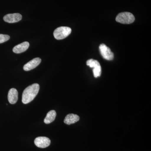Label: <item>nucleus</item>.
Masks as SVG:
<instances>
[{
  "label": "nucleus",
  "instance_id": "f257e3e1",
  "mask_svg": "<svg viewBox=\"0 0 151 151\" xmlns=\"http://www.w3.org/2000/svg\"><path fill=\"white\" fill-rule=\"evenodd\" d=\"M40 85L35 83L28 86L24 89L22 96V102L24 104H27L34 99L38 93Z\"/></svg>",
  "mask_w": 151,
  "mask_h": 151
},
{
  "label": "nucleus",
  "instance_id": "f03ea898",
  "mask_svg": "<svg viewBox=\"0 0 151 151\" xmlns=\"http://www.w3.org/2000/svg\"><path fill=\"white\" fill-rule=\"evenodd\" d=\"M116 21L123 24H130L135 21V17L133 14L128 12L119 13L116 17Z\"/></svg>",
  "mask_w": 151,
  "mask_h": 151
},
{
  "label": "nucleus",
  "instance_id": "7ed1b4c3",
  "mask_svg": "<svg viewBox=\"0 0 151 151\" xmlns=\"http://www.w3.org/2000/svg\"><path fill=\"white\" fill-rule=\"evenodd\" d=\"M71 32L70 28L67 27H60L55 30L53 35L56 39L60 40L67 37Z\"/></svg>",
  "mask_w": 151,
  "mask_h": 151
},
{
  "label": "nucleus",
  "instance_id": "20e7f679",
  "mask_svg": "<svg viewBox=\"0 0 151 151\" xmlns=\"http://www.w3.org/2000/svg\"><path fill=\"white\" fill-rule=\"evenodd\" d=\"M86 65L90 68H93V74L95 78L100 76L102 72V68L100 63L97 60L93 59L88 60L86 61Z\"/></svg>",
  "mask_w": 151,
  "mask_h": 151
},
{
  "label": "nucleus",
  "instance_id": "39448f33",
  "mask_svg": "<svg viewBox=\"0 0 151 151\" xmlns=\"http://www.w3.org/2000/svg\"><path fill=\"white\" fill-rule=\"evenodd\" d=\"M100 54L103 58L108 60H111L114 58V54L111 49L104 44H102L99 46Z\"/></svg>",
  "mask_w": 151,
  "mask_h": 151
},
{
  "label": "nucleus",
  "instance_id": "423d86ee",
  "mask_svg": "<svg viewBox=\"0 0 151 151\" xmlns=\"http://www.w3.org/2000/svg\"><path fill=\"white\" fill-rule=\"evenodd\" d=\"M50 139L46 137H40L36 138L34 141L35 144L38 147L45 148L50 145Z\"/></svg>",
  "mask_w": 151,
  "mask_h": 151
},
{
  "label": "nucleus",
  "instance_id": "0eeeda50",
  "mask_svg": "<svg viewBox=\"0 0 151 151\" xmlns=\"http://www.w3.org/2000/svg\"><path fill=\"white\" fill-rule=\"evenodd\" d=\"M22 19L21 14L19 13L8 14L4 17V21L9 23L17 22L20 21Z\"/></svg>",
  "mask_w": 151,
  "mask_h": 151
},
{
  "label": "nucleus",
  "instance_id": "6e6552de",
  "mask_svg": "<svg viewBox=\"0 0 151 151\" xmlns=\"http://www.w3.org/2000/svg\"><path fill=\"white\" fill-rule=\"evenodd\" d=\"M41 62V59L39 58H34L24 66V70L25 71H29L32 70L39 65Z\"/></svg>",
  "mask_w": 151,
  "mask_h": 151
},
{
  "label": "nucleus",
  "instance_id": "1a4fd4ad",
  "mask_svg": "<svg viewBox=\"0 0 151 151\" xmlns=\"http://www.w3.org/2000/svg\"><path fill=\"white\" fill-rule=\"evenodd\" d=\"M9 102L11 104H14L17 103L18 99V92L16 89L12 88L9 91L8 95Z\"/></svg>",
  "mask_w": 151,
  "mask_h": 151
},
{
  "label": "nucleus",
  "instance_id": "9d476101",
  "mask_svg": "<svg viewBox=\"0 0 151 151\" xmlns=\"http://www.w3.org/2000/svg\"><path fill=\"white\" fill-rule=\"evenodd\" d=\"M29 46V44L27 42H24L18 45L13 49V51L15 53H20L27 50Z\"/></svg>",
  "mask_w": 151,
  "mask_h": 151
},
{
  "label": "nucleus",
  "instance_id": "9b49d317",
  "mask_svg": "<svg viewBox=\"0 0 151 151\" xmlns=\"http://www.w3.org/2000/svg\"><path fill=\"white\" fill-rule=\"evenodd\" d=\"M79 119L80 118L78 115L74 114H69L65 117L64 122L67 125H70L78 122Z\"/></svg>",
  "mask_w": 151,
  "mask_h": 151
},
{
  "label": "nucleus",
  "instance_id": "f8f14e48",
  "mask_svg": "<svg viewBox=\"0 0 151 151\" xmlns=\"http://www.w3.org/2000/svg\"><path fill=\"white\" fill-rule=\"evenodd\" d=\"M56 116V113L54 110L50 111L47 114L46 117L44 119V123L46 124H49L54 121Z\"/></svg>",
  "mask_w": 151,
  "mask_h": 151
},
{
  "label": "nucleus",
  "instance_id": "ddd939ff",
  "mask_svg": "<svg viewBox=\"0 0 151 151\" xmlns=\"http://www.w3.org/2000/svg\"><path fill=\"white\" fill-rule=\"evenodd\" d=\"M10 36L6 35L0 34V43L5 42L9 40Z\"/></svg>",
  "mask_w": 151,
  "mask_h": 151
}]
</instances>
